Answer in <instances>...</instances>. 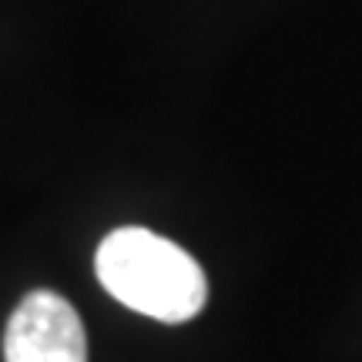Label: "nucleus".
Instances as JSON below:
<instances>
[{"instance_id":"f03ea898","label":"nucleus","mask_w":362,"mask_h":362,"mask_svg":"<svg viewBox=\"0 0 362 362\" xmlns=\"http://www.w3.org/2000/svg\"><path fill=\"white\" fill-rule=\"evenodd\" d=\"M4 362H88V336L74 305L47 288L24 296L4 332Z\"/></svg>"},{"instance_id":"f257e3e1","label":"nucleus","mask_w":362,"mask_h":362,"mask_svg":"<svg viewBox=\"0 0 362 362\" xmlns=\"http://www.w3.org/2000/svg\"><path fill=\"white\" fill-rule=\"evenodd\" d=\"M94 272L111 296L158 322H188L208 302L205 269L165 235L128 225L98 245Z\"/></svg>"}]
</instances>
